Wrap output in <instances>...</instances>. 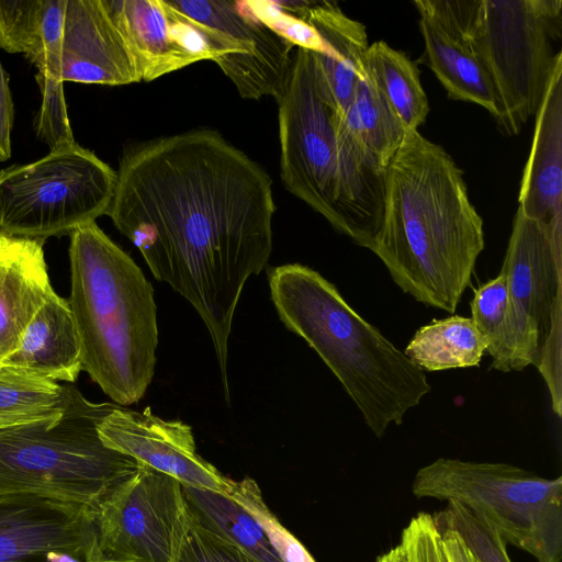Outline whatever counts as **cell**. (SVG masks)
Returning a JSON list of instances; mask_svg holds the SVG:
<instances>
[{"mask_svg": "<svg viewBox=\"0 0 562 562\" xmlns=\"http://www.w3.org/2000/svg\"><path fill=\"white\" fill-rule=\"evenodd\" d=\"M271 184L218 132L192 130L127 149L106 213L153 276L201 316L227 401L235 310L246 281L266 267L272 250Z\"/></svg>", "mask_w": 562, "mask_h": 562, "instance_id": "obj_1", "label": "cell"}, {"mask_svg": "<svg viewBox=\"0 0 562 562\" xmlns=\"http://www.w3.org/2000/svg\"><path fill=\"white\" fill-rule=\"evenodd\" d=\"M484 247L483 220L462 170L440 145L407 130L385 168L371 251L404 293L454 313Z\"/></svg>", "mask_w": 562, "mask_h": 562, "instance_id": "obj_2", "label": "cell"}, {"mask_svg": "<svg viewBox=\"0 0 562 562\" xmlns=\"http://www.w3.org/2000/svg\"><path fill=\"white\" fill-rule=\"evenodd\" d=\"M277 102L284 187L371 250L382 220L385 169L346 132L312 50L296 47Z\"/></svg>", "mask_w": 562, "mask_h": 562, "instance_id": "obj_3", "label": "cell"}, {"mask_svg": "<svg viewBox=\"0 0 562 562\" xmlns=\"http://www.w3.org/2000/svg\"><path fill=\"white\" fill-rule=\"evenodd\" d=\"M269 286L282 323L316 351L375 437H383L391 424L400 426L430 393L425 372L314 269L273 267Z\"/></svg>", "mask_w": 562, "mask_h": 562, "instance_id": "obj_4", "label": "cell"}, {"mask_svg": "<svg viewBox=\"0 0 562 562\" xmlns=\"http://www.w3.org/2000/svg\"><path fill=\"white\" fill-rule=\"evenodd\" d=\"M68 300L81 367L117 405L140 401L158 346L154 289L136 262L97 225L70 234Z\"/></svg>", "mask_w": 562, "mask_h": 562, "instance_id": "obj_5", "label": "cell"}, {"mask_svg": "<svg viewBox=\"0 0 562 562\" xmlns=\"http://www.w3.org/2000/svg\"><path fill=\"white\" fill-rule=\"evenodd\" d=\"M117 404L70 386L64 413L0 430V494L26 493L94 508L140 468L106 447L98 427Z\"/></svg>", "mask_w": 562, "mask_h": 562, "instance_id": "obj_6", "label": "cell"}, {"mask_svg": "<svg viewBox=\"0 0 562 562\" xmlns=\"http://www.w3.org/2000/svg\"><path fill=\"white\" fill-rule=\"evenodd\" d=\"M460 29L497 95L503 132L516 135L535 115L561 52V0H450Z\"/></svg>", "mask_w": 562, "mask_h": 562, "instance_id": "obj_7", "label": "cell"}, {"mask_svg": "<svg viewBox=\"0 0 562 562\" xmlns=\"http://www.w3.org/2000/svg\"><path fill=\"white\" fill-rule=\"evenodd\" d=\"M412 493L461 504L537 562L562 560V476L548 479L508 463L438 458L416 472Z\"/></svg>", "mask_w": 562, "mask_h": 562, "instance_id": "obj_8", "label": "cell"}, {"mask_svg": "<svg viewBox=\"0 0 562 562\" xmlns=\"http://www.w3.org/2000/svg\"><path fill=\"white\" fill-rule=\"evenodd\" d=\"M508 311L491 369L521 371L535 366L561 417L562 231L517 209L505 258Z\"/></svg>", "mask_w": 562, "mask_h": 562, "instance_id": "obj_9", "label": "cell"}, {"mask_svg": "<svg viewBox=\"0 0 562 562\" xmlns=\"http://www.w3.org/2000/svg\"><path fill=\"white\" fill-rule=\"evenodd\" d=\"M116 171L78 143L0 170V232L45 240L106 215Z\"/></svg>", "mask_w": 562, "mask_h": 562, "instance_id": "obj_10", "label": "cell"}, {"mask_svg": "<svg viewBox=\"0 0 562 562\" xmlns=\"http://www.w3.org/2000/svg\"><path fill=\"white\" fill-rule=\"evenodd\" d=\"M89 514L88 562H177L191 526L182 485L142 463Z\"/></svg>", "mask_w": 562, "mask_h": 562, "instance_id": "obj_11", "label": "cell"}, {"mask_svg": "<svg viewBox=\"0 0 562 562\" xmlns=\"http://www.w3.org/2000/svg\"><path fill=\"white\" fill-rule=\"evenodd\" d=\"M204 33L214 63L241 98L259 100L282 93L294 45L267 25L248 1L168 0Z\"/></svg>", "mask_w": 562, "mask_h": 562, "instance_id": "obj_12", "label": "cell"}, {"mask_svg": "<svg viewBox=\"0 0 562 562\" xmlns=\"http://www.w3.org/2000/svg\"><path fill=\"white\" fill-rule=\"evenodd\" d=\"M103 443L137 462L176 479L181 485L228 496L234 480L225 476L196 451L191 427L122 406L114 408L98 427Z\"/></svg>", "mask_w": 562, "mask_h": 562, "instance_id": "obj_13", "label": "cell"}, {"mask_svg": "<svg viewBox=\"0 0 562 562\" xmlns=\"http://www.w3.org/2000/svg\"><path fill=\"white\" fill-rule=\"evenodd\" d=\"M91 543L89 508L35 494H0V562H49L52 550L87 562Z\"/></svg>", "mask_w": 562, "mask_h": 562, "instance_id": "obj_14", "label": "cell"}, {"mask_svg": "<svg viewBox=\"0 0 562 562\" xmlns=\"http://www.w3.org/2000/svg\"><path fill=\"white\" fill-rule=\"evenodd\" d=\"M136 60L140 79L151 81L200 60L215 58L196 23L168 0H105Z\"/></svg>", "mask_w": 562, "mask_h": 562, "instance_id": "obj_15", "label": "cell"}, {"mask_svg": "<svg viewBox=\"0 0 562 562\" xmlns=\"http://www.w3.org/2000/svg\"><path fill=\"white\" fill-rule=\"evenodd\" d=\"M63 82L140 81L136 60L105 0H67L59 48Z\"/></svg>", "mask_w": 562, "mask_h": 562, "instance_id": "obj_16", "label": "cell"}, {"mask_svg": "<svg viewBox=\"0 0 562 562\" xmlns=\"http://www.w3.org/2000/svg\"><path fill=\"white\" fill-rule=\"evenodd\" d=\"M425 57L448 97L473 102L498 122L501 109L494 87L463 35L450 0H416Z\"/></svg>", "mask_w": 562, "mask_h": 562, "instance_id": "obj_17", "label": "cell"}, {"mask_svg": "<svg viewBox=\"0 0 562 562\" xmlns=\"http://www.w3.org/2000/svg\"><path fill=\"white\" fill-rule=\"evenodd\" d=\"M536 115L518 209L526 216L562 231V59L553 69Z\"/></svg>", "mask_w": 562, "mask_h": 562, "instance_id": "obj_18", "label": "cell"}, {"mask_svg": "<svg viewBox=\"0 0 562 562\" xmlns=\"http://www.w3.org/2000/svg\"><path fill=\"white\" fill-rule=\"evenodd\" d=\"M285 5L321 36L324 50H312L316 72L341 116L357 83L366 76L369 43L364 24L349 18L330 1L285 2Z\"/></svg>", "mask_w": 562, "mask_h": 562, "instance_id": "obj_19", "label": "cell"}, {"mask_svg": "<svg viewBox=\"0 0 562 562\" xmlns=\"http://www.w3.org/2000/svg\"><path fill=\"white\" fill-rule=\"evenodd\" d=\"M43 244L0 232V366L16 350L27 325L54 291Z\"/></svg>", "mask_w": 562, "mask_h": 562, "instance_id": "obj_20", "label": "cell"}, {"mask_svg": "<svg viewBox=\"0 0 562 562\" xmlns=\"http://www.w3.org/2000/svg\"><path fill=\"white\" fill-rule=\"evenodd\" d=\"M1 366L55 382L76 381L82 371L81 351L68 301L53 291L27 325L16 350Z\"/></svg>", "mask_w": 562, "mask_h": 562, "instance_id": "obj_21", "label": "cell"}, {"mask_svg": "<svg viewBox=\"0 0 562 562\" xmlns=\"http://www.w3.org/2000/svg\"><path fill=\"white\" fill-rule=\"evenodd\" d=\"M66 1L0 0V49L24 55L36 67V79L61 81L59 48Z\"/></svg>", "mask_w": 562, "mask_h": 562, "instance_id": "obj_22", "label": "cell"}, {"mask_svg": "<svg viewBox=\"0 0 562 562\" xmlns=\"http://www.w3.org/2000/svg\"><path fill=\"white\" fill-rule=\"evenodd\" d=\"M488 347L470 317L452 315L417 329L404 355L420 370L479 367Z\"/></svg>", "mask_w": 562, "mask_h": 562, "instance_id": "obj_23", "label": "cell"}, {"mask_svg": "<svg viewBox=\"0 0 562 562\" xmlns=\"http://www.w3.org/2000/svg\"><path fill=\"white\" fill-rule=\"evenodd\" d=\"M364 69L375 88L407 130H417L429 112L416 64L383 41L369 45Z\"/></svg>", "mask_w": 562, "mask_h": 562, "instance_id": "obj_24", "label": "cell"}, {"mask_svg": "<svg viewBox=\"0 0 562 562\" xmlns=\"http://www.w3.org/2000/svg\"><path fill=\"white\" fill-rule=\"evenodd\" d=\"M341 122L355 143L383 169L398 150L406 133L367 72L357 83Z\"/></svg>", "mask_w": 562, "mask_h": 562, "instance_id": "obj_25", "label": "cell"}, {"mask_svg": "<svg viewBox=\"0 0 562 562\" xmlns=\"http://www.w3.org/2000/svg\"><path fill=\"white\" fill-rule=\"evenodd\" d=\"M70 386L0 366V430L59 417Z\"/></svg>", "mask_w": 562, "mask_h": 562, "instance_id": "obj_26", "label": "cell"}, {"mask_svg": "<svg viewBox=\"0 0 562 562\" xmlns=\"http://www.w3.org/2000/svg\"><path fill=\"white\" fill-rule=\"evenodd\" d=\"M257 522L281 562H316L307 549L276 517L257 482L246 476L234 481L228 494Z\"/></svg>", "mask_w": 562, "mask_h": 562, "instance_id": "obj_27", "label": "cell"}, {"mask_svg": "<svg viewBox=\"0 0 562 562\" xmlns=\"http://www.w3.org/2000/svg\"><path fill=\"white\" fill-rule=\"evenodd\" d=\"M432 518L436 525L458 531L477 562H512L507 544L497 532L461 504L448 502Z\"/></svg>", "mask_w": 562, "mask_h": 562, "instance_id": "obj_28", "label": "cell"}, {"mask_svg": "<svg viewBox=\"0 0 562 562\" xmlns=\"http://www.w3.org/2000/svg\"><path fill=\"white\" fill-rule=\"evenodd\" d=\"M470 307V318L487 340L486 353L493 358L502 344L508 311L507 281L503 270L474 290Z\"/></svg>", "mask_w": 562, "mask_h": 562, "instance_id": "obj_29", "label": "cell"}, {"mask_svg": "<svg viewBox=\"0 0 562 562\" xmlns=\"http://www.w3.org/2000/svg\"><path fill=\"white\" fill-rule=\"evenodd\" d=\"M177 562L262 561L248 553L236 542L203 527L191 516V526Z\"/></svg>", "mask_w": 562, "mask_h": 562, "instance_id": "obj_30", "label": "cell"}, {"mask_svg": "<svg viewBox=\"0 0 562 562\" xmlns=\"http://www.w3.org/2000/svg\"><path fill=\"white\" fill-rule=\"evenodd\" d=\"M42 94V103L34 127L37 136L49 149L75 143L64 98V82L36 79Z\"/></svg>", "mask_w": 562, "mask_h": 562, "instance_id": "obj_31", "label": "cell"}, {"mask_svg": "<svg viewBox=\"0 0 562 562\" xmlns=\"http://www.w3.org/2000/svg\"><path fill=\"white\" fill-rule=\"evenodd\" d=\"M14 123V104L9 75L0 60V161L11 157V133Z\"/></svg>", "mask_w": 562, "mask_h": 562, "instance_id": "obj_32", "label": "cell"}, {"mask_svg": "<svg viewBox=\"0 0 562 562\" xmlns=\"http://www.w3.org/2000/svg\"><path fill=\"white\" fill-rule=\"evenodd\" d=\"M436 526L441 533L448 562H477L458 531L449 527Z\"/></svg>", "mask_w": 562, "mask_h": 562, "instance_id": "obj_33", "label": "cell"}, {"mask_svg": "<svg viewBox=\"0 0 562 562\" xmlns=\"http://www.w3.org/2000/svg\"><path fill=\"white\" fill-rule=\"evenodd\" d=\"M375 562H414V560L407 547L400 541L397 546L379 555Z\"/></svg>", "mask_w": 562, "mask_h": 562, "instance_id": "obj_34", "label": "cell"}]
</instances>
